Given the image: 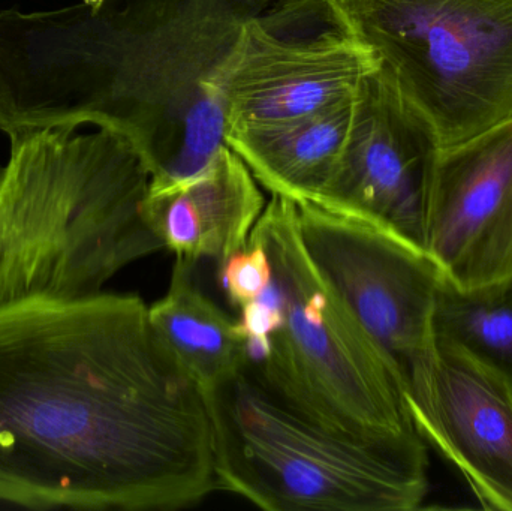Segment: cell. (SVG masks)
<instances>
[{"mask_svg": "<svg viewBox=\"0 0 512 511\" xmlns=\"http://www.w3.org/2000/svg\"><path fill=\"white\" fill-rule=\"evenodd\" d=\"M439 150L426 123L378 69L358 89L345 149L312 201L369 222L426 252L427 212Z\"/></svg>", "mask_w": 512, "mask_h": 511, "instance_id": "8", "label": "cell"}, {"mask_svg": "<svg viewBox=\"0 0 512 511\" xmlns=\"http://www.w3.org/2000/svg\"><path fill=\"white\" fill-rule=\"evenodd\" d=\"M378 69L376 54L340 27L286 39L256 15L243 24L221 71L224 132L330 107L352 98Z\"/></svg>", "mask_w": 512, "mask_h": 511, "instance_id": "11", "label": "cell"}, {"mask_svg": "<svg viewBox=\"0 0 512 511\" xmlns=\"http://www.w3.org/2000/svg\"><path fill=\"white\" fill-rule=\"evenodd\" d=\"M415 431L459 473L486 510L512 511V390L465 348L441 336L403 381Z\"/></svg>", "mask_w": 512, "mask_h": 511, "instance_id": "9", "label": "cell"}, {"mask_svg": "<svg viewBox=\"0 0 512 511\" xmlns=\"http://www.w3.org/2000/svg\"><path fill=\"white\" fill-rule=\"evenodd\" d=\"M355 95L297 119L225 131V144L271 194L315 200L345 149Z\"/></svg>", "mask_w": 512, "mask_h": 511, "instance_id": "13", "label": "cell"}, {"mask_svg": "<svg viewBox=\"0 0 512 511\" xmlns=\"http://www.w3.org/2000/svg\"><path fill=\"white\" fill-rule=\"evenodd\" d=\"M195 266L176 257L170 287L149 306V315L168 347L206 390L239 371L245 351L237 321L201 290Z\"/></svg>", "mask_w": 512, "mask_h": 511, "instance_id": "14", "label": "cell"}, {"mask_svg": "<svg viewBox=\"0 0 512 511\" xmlns=\"http://www.w3.org/2000/svg\"><path fill=\"white\" fill-rule=\"evenodd\" d=\"M11 135L0 167V308L96 296L129 264L162 251L146 200L150 173L108 129Z\"/></svg>", "mask_w": 512, "mask_h": 511, "instance_id": "3", "label": "cell"}, {"mask_svg": "<svg viewBox=\"0 0 512 511\" xmlns=\"http://www.w3.org/2000/svg\"><path fill=\"white\" fill-rule=\"evenodd\" d=\"M219 278L231 305L240 309L267 290L273 281V264L262 243L251 237L246 248L219 266Z\"/></svg>", "mask_w": 512, "mask_h": 511, "instance_id": "16", "label": "cell"}, {"mask_svg": "<svg viewBox=\"0 0 512 511\" xmlns=\"http://www.w3.org/2000/svg\"><path fill=\"white\" fill-rule=\"evenodd\" d=\"M271 0H78L0 11V131L95 126L125 138L161 191L224 146L221 71Z\"/></svg>", "mask_w": 512, "mask_h": 511, "instance_id": "2", "label": "cell"}, {"mask_svg": "<svg viewBox=\"0 0 512 511\" xmlns=\"http://www.w3.org/2000/svg\"><path fill=\"white\" fill-rule=\"evenodd\" d=\"M203 392L221 491L270 511H411L429 495L418 432L366 440L331 431L245 366Z\"/></svg>", "mask_w": 512, "mask_h": 511, "instance_id": "4", "label": "cell"}, {"mask_svg": "<svg viewBox=\"0 0 512 511\" xmlns=\"http://www.w3.org/2000/svg\"><path fill=\"white\" fill-rule=\"evenodd\" d=\"M433 335L465 348L512 390V276L477 290H459L442 279Z\"/></svg>", "mask_w": 512, "mask_h": 511, "instance_id": "15", "label": "cell"}, {"mask_svg": "<svg viewBox=\"0 0 512 511\" xmlns=\"http://www.w3.org/2000/svg\"><path fill=\"white\" fill-rule=\"evenodd\" d=\"M265 198L242 158L227 144L191 179L161 191H149L150 224L164 248L176 257L207 258L221 266L246 248Z\"/></svg>", "mask_w": 512, "mask_h": 511, "instance_id": "12", "label": "cell"}, {"mask_svg": "<svg viewBox=\"0 0 512 511\" xmlns=\"http://www.w3.org/2000/svg\"><path fill=\"white\" fill-rule=\"evenodd\" d=\"M251 237L273 264L285 320L268 347L243 366L331 431L366 440L415 434L390 363L310 263L295 201L271 194Z\"/></svg>", "mask_w": 512, "mask_h": 511, "instance_id": "5", "label": "cell"}, {"mask_svg": "<svg viewBox=\"0 0 512 511\" xmlns=\"http://www.w3.org/2000/svg\"><path fill=\"white\" fill-rule=\"evenodd\" d=\"M426 254L442 279L477 290L512 276V117L439 150Z\"/></svg>", "mask_w": 512, "mask_h": 511, "instance_id": "10", "label": "cell"}, {"mask_svg": "<svg viewBox=\"0 0 512 511\" xmlns=\"http://www.w3.org/2000/svg\"><path fill=\"white\" fill-rule=\"evenodd\" d=\"M215 491L206 396L143 299L0 308V503L165 511Z\"/></svg>", "mask_w": 512, "mask_h": 511, "instance_id": "1", "label": "cell"}, {"mask_svg": "<svg viewBox=\"0 0 512 511\" xmlns=\"http://www.w3.org/2000/svg\"><path fill=\"white\" fill-rule=\"evenodd\" d=\"M439 147L512 117V0H321Z\"/></svg>", "mask_w": 512, "mask_h": 511, "instance_id": "6", "label": "cell"}, {"mask_svg": "<svg viewBox=\"0 0 512 511\" xmlns=\"http://www.w3.org/2000/svg\"><path fill=\"white\" fill-rule=\"evenodd\" d=\"M304 251L390 363L400 389L433 339L442 276L429 255L369 222L295 201Z\"/></svg>", "mask_w": 512, "mask_h": 511, "instance_id": "7", "label": "cell"}]
</instances>
